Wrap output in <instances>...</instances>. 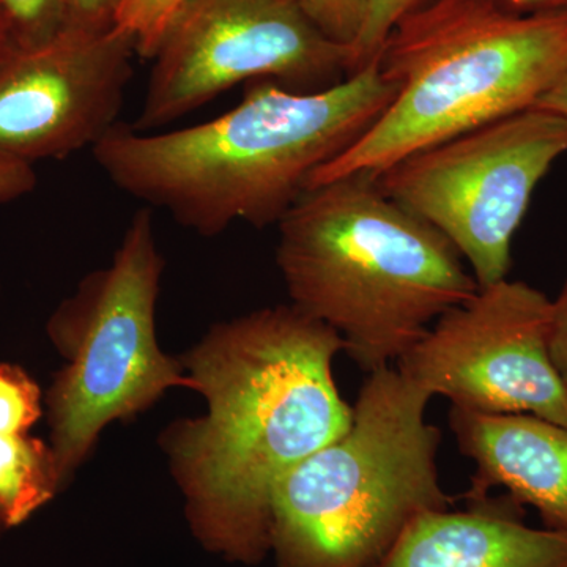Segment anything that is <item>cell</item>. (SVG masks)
<instances>
[{
	"label": "cell",
	"mask_w": 567,
	"mask_h": 567,
	"mask_svg": "<svg viewBox=\"0 0 567 567\" xmlns=\"http://www.w3.org/2000/svg\"><path fill=\"white\" fill-rule=\"evenodd\" d=\"M344 342L293 306L219 324L189 353L208 413L178 432L175 466L194 532L245 565L271 551V496L295 465L349 427L336 385Z\"/></svg>",
	"instance_id": "obj_1"
},
{
	"label": "cell",
	"mask_w": 567,
	"mask_h": 567,
	"mask_svg": "<svg viewBox=\"0 0 567 567\" xmlns=\"http://www.w3.org/2000/svg\"><path fill=\"white\" fill-rule=\"evenodd\" d=\"M395 93L380 58L317 91L264 81L234 110L196 126L144 134L115 125L93 158L123 193L204 237L234 223L267 227L374 125Z\"/></svg>",
	"instance_id": "obj_2"
},
{
	"label": "cell",
	"mask_w": 567,
	"mask_h": 567,
	"mask_svg": "<svg viewBox=\"0 0 567 567\" xmlns=\"http://www.w3.org/2000/svg\"><path fill=\"white\" fill-rule=\"evenodd\" d=\"M276 226L293 308L338 333L368 374L395 365L480 290L445 235L391 199L375 175L306 189Z\"/></svg>",
	"instance_id": "obj_3"
},
{
	"label": "cell",
	"mask_w": 567,
	"mask_h": 567,
	"mask_svg": "<svg viewBox=\"0 0 567 567\" xmlns=\"http://www.w3.org/2000/svg\"><path fill=\"white\" fill-rule=\"evenodd\" d=\"M380 69L393 102L308 188L379 175L406 156L529 110L567 71V11L518 14L495 0H427L395 25Z\"/></svg>",
	"instance_id": "obj_4"
},
{
	"label": "cell",
	"mask_w": 567,
	"mask_h": 567,
	"mask_svg": "<svg viewBox=\"0 0 567 567\" xmlns=\"http://www.w3.org/2000/svg\"><path fill=\"white\" fill-rule=\"evenodd\" d=\"M431 399L395 365L369 372L349 427L276 484L279 566L372 567L416 517L450 507Z\"/></svg>",
	"instance_id": "obj_5"
},
{
	"label": "cell",
	"mask_w": 567,
	"mask_h": 567,
	"mask_svg": "<svg viewBox=\"0 0 567 567\" xmlns=\"http://www.w3.org/2000/svg\"><path fill=\"white\" fill-rule=\"evenodd\" d=\"M163 267L152 212L141 208L110 267L85 279L52 320L55 338L74 352L50 395L51 450L61 481L110 421L133 415L167 388L194 390L156 344Z\"/></svg>",
	"instance_id": "obj_6"
},
{
	"label": "cell",
	"mask_w": 567,
	"mask_h": 567,
	"mask_svg": "<svg viewBox=\"0 0 567 567\" xmlns=\"http://www.w3.org/2000/svg\"><path fill=\"white\" fill-rule=\"evenodd\" d=\"M566 153L567 117L529 107L412 153L375 178L445 235L477 286L487 287L507 279L533 193Z\"/></svg>",
	"instance_id": "obj_7"
},
{
	"label": "cell",
	"mask_w": 567,
	"mask_h": 567,
	"mask_svg": "<svg viewBox=\"0 0 567 567\" xmlns=\"http://www.w3.org/2000/svg\"><path fill=\"white\" fill-rule=\"evenodd\" d=\"M136 132L162 128L240 82L295 91L349 76L350 52L324 37L297 0H186L152 58Z\"/></svg>",
	"instance_id": "obj_8"
},
{
	"label": "cell",
	"mask_w": 567,
	"mask_h": 567,
	"mask_svg": "<svg viewBox=\"0 0 567 567\" xmlns=\"http://www.w3.org/2000/svg\"><path fill=\"white\" fill-rule=\"evenodd\" d=\"M551 300L522 281H499L447 311L395 363L453 409L532 415L567 425V391L548 350Z\"/></svg>",
	"instance_id": "obj_9"
},
{
	"label": "cell",
	"mask_w": 567,
	"mask_h": 567,
	"mask_svg": "<svg viewBox=\"0 0 567 567\" xmlns=\"http://www.w3.org/2000/svg\"><path fill=\"white\" fill-rule=\"evenodd\" d=\"M133 40L114 28H66L0 61V153L32 164L95 147L117 125Z\"/></svg>",
	"instance_id": "obj_10"
},
{
	"label": "cell",
	"mask_w": 567,
	"mask_h": 567,
	"mask_svg": "<svg viewBox=\"0 0 567 567\" xmlns=\"http://www.w3.org/2000/svg\"><path fill=\"white\" fill-rule=\"evenodd\" d=\"M450 425L458 450L475 464L468 498L503 487L516 505L535 507L546 528L567 535V425L453 406Z\"/></svg>",
	"instance_id": "obj_11"
},
{
	"label": "cell",
	"mask_w": 567,
	"mask_h": 567,
	"mask_svg": "<svg viewBox=\"0 0 567 567\" xmlns=\"http://www.w3.org/2000/svg\"><path fill=\"white\" fill-rule=\"evenodd\" d=\"M421 514L372 567H567V535L524 524L516 509L477 499Z\"/></svg>",
	"instance_id": "obj_12"
},
{
	"label": "cell",
	"mask_w": 567,
	"mask_h": 567,
	"mask_svg": "<svg viewBox=\"0 0 567 567\" xmlns=\"http://www.w3.org/2000/svg\"><path fill=\"white\" fill-rule=\"evenodd\" d=\"M61 484L54 454L28 434L0 435V514L17 527L50 502Z\"/></svg>",
	"instance_id": "obj_13"
},
{
	"label": "cell",
	"mask_w": 567,
	"mask_h": 567,
	"mask_svg": "<svg viewBox=\"0 0 567 567\" xmlns=\"http://www.w3.org/2000/svg\"><path fill=\"white\" fill-rule=\"evenodd\" d=\"M0 14L14 48L39 47L70 28L66 0H0Z\"/></svg>",
	"instance_id": "obj_14"
},
{
	"label": "cell",
	"mask_w": 567,
	"mask_h": 567,
	"mask_svg": "<svg viewBox=\"0 0 567 567\" xmlns=\"http://www.w3.org/2000/svg\"><path fill=\"white\" fill-rule=\"evenodd\" d=\"M186 0H118L112 28L133 40L141 58L152 59L167 25Z\"/></svg>",
	"instance_id": "obj_15"
},
{
	"label": "cell",
	"mask_w": 567,
	"mask_h": 567,
	"mask_svg": "<svg viewBox=\"0 0 567 567\" xmlns=\"http://www.w3.org/2000/svg\"><path fill=\"white\" fill-rule=\"evenodd\" d=\"M424 2L427 0H368L363 25L350 48L349 74L379 59L395 25Z\"/></svg>",
	"instance_id": "obj_16"
},
{
	"label": "cell",
	"mask_w": 567,
	"mask_h": 567,
	"mask_svg": "<svg viewBox=\"0 0 567 567\" xmlns=\"http://www.w3.org/2000/svg\"><path fill=\"white\" fill-rule=\"evenodd\" d=\"M40 416V388L18 365L0 363V435L28 434Z\"/></svg>",
	"instance_id": "obj_17"
},
{
	"label": "cell",
	"mask_w": 567,
	"mask_h": 567,
	"mask_svg": "<svg viewBox=\"0 0 567 567\" xmlns=\"http://www.w3.org/2000/svg\"><path fill=\"white\" fill-rule=\"evenodd\" d=\"M317 29L350 52L363 25L368 0H300Z\"/></svg>",
	"instance_id": "obj_18"
},
{
	"label": "cell",
	"mask_w": 567,
	"mask_h": 567,
	"mask_svg": "<svg viewBox=\"0 0 567 567\" xmlns=\"http://www.w3.org/2000/svg\"><path fill=\"white\" fill-rule=\"evenodd\" d=\"M548 350L555 371L567 391V279L557 300L551 301Z\"/></svg>",
	"instance_id": "obj_19"
},
{
	"label": "cell",
	"mask_w": 567,
	"mask_h": 567,
	"mask_svg": "<svg viewBox=\"0 0 567 567\" xmlns=\"http://www.w3.org/2000/svg\"><path fill=\"white\" fill-rule=\"evenodd\" d=\"M37 186L32 164L0 153V204L13 203Z\"/></svg>",
	"instance_id": "obj_20"
},
{
	"label": "cell",
	"mask_w": 567,
	"mask_h": 567,
	"mask_svg": "<svg viewBox=\"0 0 567 567\" xmlns=\"http://www.w3.org/2000/svg\"><path fill=\"white\" fill-rule=\"evenodd\" d=\"M70 28L104 31L112 28L118 0H66Z\"/></svg>",
	"instance_id": "obj_21"
},
{
	"label": "cell",
	"mask_w": 567,
	"mask_h": 567,
	"mask_svg": "<svg viewBox=\"0 0 567 567\" xmlns=\"http://www.w3.org/2000/svg\"><path fill=\"white\" fill-rule=\"evenodd\" d=\"M503 9L518 14L561 13L567 11V0H495Z\"/></svg>",
	"instance_id": "obj_22"
},
{
	"label": "cell",
	"mask_w": 567,
	"mask_h": 567,
	"mask_svg": "<svg viewBox=\"0 0 567 567\" xmlns=\"http://www.w3.org/2000/svg\"><path fill=\"white\" fill-rule=\"evenodd\" d=\"M533 107L557 112L567 117V71L561 78L539 100Z\"/></svg>",
	"instance_id": "obj_23"
},
{
	"label": "cell",
	"mask_w": 567,
	"mask_h": 567,
	"mask_svg": "<svg viewBox=\"0 0 567 567\" xmlns=\"http://www.w3.org/2000/svg\"><path fill=\"white\" fill-rule=\"evenodd\" d=\"M13 47L11 43L9 29H7L6 21H3L2 14H0V61L6 58L7 52H9Z\"/></svg>",
	"instance_id": "obj_24"
},
{
	"label": "cell",
	"mask_w": 567,
	"mask_h": 567,
	"mask_svg": "<svg viewBox=\"0 0 567 567\" xmlns=\"http://www.w3.org/2000/svg\"><path fill=\"white\" fill-rule=\"evenodd\" d=\"M0 525H3L2 514H0Z\"/></svg>",
	"instance_id": "obj_25"
},
{
	"label": "cell",
	"mask_w": 567,
	"mask_h": 567,
	"mask_svg": "<svg viewBox=\"0 0 567 567\" xmlns=\"http://www.w3.org/2000/svg\"><path fill=\"white\" fill-rule=\"evenodd\" d=\"M298 3H300V0H297Z\"/></svg>",
	"instance_id": "obj_26"
}]
</instances>
